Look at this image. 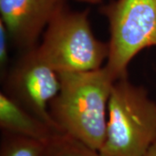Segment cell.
I'll use <instances>...</instances> for the list:
<instances>
[{"instance_id":"obj_4","label":"cell","mask_w":156,"mask_h":156,"mask_svg":"<svg viewBox=\"0 0 156 156\" xmlns=\"http://www.w3.org/2000/svg\"><path fill=\"white\" fill-rule=\"evenodd\" d=\"M100 12L109 30L104 66L116 81L128 76V65L141 50L156 47V0H113Z\"/></svg>"},{"instance_id":"obj_8","label":"cell","mask_w":156,"mask_h":156,"mask_svg":"<svg viewBox=\"0 0 156 156\" xmlns=\"http://www.w3.org/2000/svg\"><path fill=\"white\" fill-rule=\"evenodd\" d=\"M42 156H102L98 150L62 133H56L45 143Z\"/></svg>"},{"instance_id":"obj_9","label":"cell","mask_w":156,"mask_h":156,"mask_svg":"<svg viewBox=\"0 0 156 156\" xmlns=\"http://www.w3.org/2000/svg\"><path fill=\"white\" fill-rule=\"evenodd\" d=\"M0 156H42L45 143L19 134L1 131Z\"/></svg>"},{"instance_id":"obj_7","label":"cell","mask_w":156,"mask_h":156,"mask_svg":"<svg viewBox=\"0 0 156 156\" xmlns=\"http://www.w3.org/2000/svg\"><path fill=\"white\" fill-rule=\"evenodd\" d=\"M0 128L1 131L23 135L44 143L54 134L61 133L4 92L0 93Z\"/></svg>"},{"instance_id":"obj_2","label":"cell","mask_w":156,"mask_h":156,"mask_svg":"<svg viewBox=\"0 0 156 156\" xmlns=\"http://www.w3.org/2000/svg\"><path fill=\"white\" fill-rule=\"evenodd\" d=\"M156 141V100L128 76L112 86L102 156H144Z\"/></svg>"},{"instance_id":"obj_6","label":"cell","mask_w":156,"mask_h":156,"mask_svg":"<svg viewBox=\"0 0 156 156\" xmlns=\"http://www.w3.org/2000/svg\"><path fill=\"white\" fill-rule=\"evenodd\" d=\"M68 0H0V21L11 44L20 51L38 45L39 38L54 17L67 8Z\"/></svg>"},{"instance_id":"obj_10","label":"cell","mask_w":156,"mask_h":156,"mask_svg":"<svg viewBox=\"0 0 156 156\" xmlns=\"http://www.w3.org/2000/svg\"><path fill=\"white\" fill-rule=\"evenodd\" d=\"M11 44L10 36L5 24L0 21V72L1 79L5 76L10 68L9 49Z\"/></svg>"},{"instance_id":"obj_3","label":"cell","mask_w":156,"mask_h":156,"mask_svg":"<svg viewBox=\"0 0 156 156\" xmlns=\"http://www.w3.org/2000/svg\"><path fill=\"white\" fill-rule=\"evenodd\" d=\"M37 49L58 73L99 69L108 57V44L91 29L89 9L65 8L45 29Z\"/></svg>"},{"instance_id":"obj_12","label":"cell","mask_w":156,"mask_h":156,"mask_svg":"<svg viewBox=\"0 0 156 156\" xmlns=\"http://www.w3.org/2000/svg\"><path fill=\"white\" fill-rule=\"evenodd\" d=\"M80 3H84V4H89V5H98L101 4L102 0H75Z\"/></svg>"},{"instance_id":"obj_11","label":"cell","mask_w":156,"mask_h":156,"mask_svg":"<svg viewBox=\"0 0 156 156\" xmlns=\"http://www.w3.org/2000/svg\"><path fill=\"white\" fill-rule=\"evenodd\" d=\"M144 156H156V141L153 144Z\"/></svg>"},{"instance_id":"obj_5","label":"cell","mask_w":156,"mask_h":156,"mask_svg":"<svg viewBox=\"0 0 156 156\" xmlns=\"http://www.w3.org/2000/svg\"><path fill=\"white\" fill-rule=\"evenodd\" d=\"M1 81L2 92L59 131L49 109L60 90L59 73L41 56L37 46L21 51Z\"/></svg>"},{"instance_id":"obj_1","label":"cell","mask_w":156,"mask_h":156,"mask_svg":"<svg viewBox=\"0 0 156 156\" xmlns=\"http://www.w3.org/2000/svg\"><path fill=\"white\" fill-rule=\"evenodd\" d=\"M61 87L50 103L58 130L100 151L106 139L108 105L115 82L105 66L83 72H60Z\"/></svg>"}]
</instances>
